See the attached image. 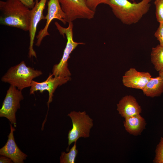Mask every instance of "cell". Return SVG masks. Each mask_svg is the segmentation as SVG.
Returning a JSON list of instances; mask_svg holds the SVG:
<instances>
[{
    "label": "cell",
    "mask_w": 163,
    "mask_h": 163,
    "mask_svg": "<svg viewBox=\"0 0 163 163\" xmlns=\"http://www.w3.org/2000/svg\"><path fill=\"white\" fill-rule=\"evenodd\" d=\"M1 24L29 31L30 10L18 0L0 1Z\"/></svg>",
    "instance_id": "1"
},
{
    "label": "cell",
    "mask_w": 163,
    "mask_h": 163,
    "mask_svg": "<svg viewBox=\"0 0 163 163\" xmlns=\"http://www.w3.org/2000/svg\"><path fill=\"white\" fill-rule=\"evenodd\" d=\"M152 0H142L138 3L128 0H108L107 5L123 23L131 25L138 22L149 10Z\"/></svg>",
    "instance_id": "2"
},
{
    "label": "cell",
    "mask_w": 163,
    "mask_h": 163,
    "mask_svg": "<svg viewBox=\"0 0 163 163\" xmlns=\"http://www.w3.org/2000/svg\"><path fill=\"white\" fill-rule=\"evenodd\" d=\"M43 74L40 70L27 66L24 61L11 67L1 78V81L22 91L30 87L33 79Z\"/></svg>",
    "instance_id": "3"
},
{
    "label": "cell",
    "mask_w": 163,
    "mask_h": 163,
    "mask_svg": "<svg viewBox=\"0 0 163 163\" xmlns=\"http://www.w3.org/2000/svg\"><path fill=\"white\" fill-rule=\"evenodd\" d=\"M55 24L60 34L63 36L65 35L67 42L61 60L58 64L53 66L52 74L54 77L70 76L71 74L68 67V61L70 57V54L78 45L84 44L85 43L74 40L72 22L69 23L66 28L62 26L57 22H56Z\"/></svg>",
    "instance_id": "4"
},
{
    "label": "cell",
    "mask_w": 163,
    "mask_h": 163,
    "mask_svg": "<svg viewBox=\"0 0 163 163\" xmlns=\"http://www.w3.org/2000/svg\"><path fill=\"white\" fill-rule=\"evenodd\" d=\"M72 120V128L69 130L68 136V146L66 151L73 142H77L80 138L89 137L91 129L93 126V120L85 111H72L68 113Z\"/></svg>",
    "instance_id": "5"
},
{
    "label": "cell",
    "mask_w": 163,
    "mask_h": 163,
    "mask_svg": "<svg viewBox=\"0 0 163 163\" xmlns=\"http://www.w3.org/2000/svg\"><path fill=\"white\" fill-rule=\"evenodd\" d=\"M65 13L67 23L77 19L90 20L94 18L95 12L88 6L86 0H59Z\"/></svg>",
    "instance_id": "6"
},
{
    "label": "cell",
    "mask_w": 163,
    "mask_h": 163,
    "mask_svg": "<svg viewBox=\"0 0 163 163\" xmlns=\"http://www.w3.org/2000/svg\"><path fill=\"white\" fill-rule=\"evenodd\" d=\"M23 99L21 91L10 85L0 110V117L7 118L15 127H16V113L20 108V102Z\"/></svg>",
    "instance_id": "7"
},
{
    "label": "cell",
    "mask_w": 163,
    "mask_h": 163,
    "mask_svg": "<svg viewBox=\"0 0 163 163\" xmlns=\"http://www.w3.org/2000/svg\"><path fill=\"white\" fill-rule=\"evenodd\" d=\"M47 0H36L34 7L30 9V23L28 31L30 41L28 57L30 58L33 57L37 58L36 52L33 49L34 40L38 23L42 20L45 19V16L43 15V12Z\"/></svg>",
    "instance_id": "8"
},
{
    "label": "cell",
    "mask_w": 163,
    "mask_h": 163,
    "mask_svg": "<svg viewBox=\"0 0 163 163\" xmlns=\"http://www.w3.org/2000/svg\"><path fill=\"white\" fill-rule=\"evenodd\" d=\"M47 13L45 16L46 20L44 27L40 30L36 36L37 39L36 45L39 46L41 44L43 38L47 36L50 35L48 28L51 21L54 19H57L65 24L66 15L63 11L59 0H49L47 1Z\"/></svg>",
    "instance_id": "9"
},
{
    "label": "cell",
    "mask_w": 163,
    "mask_h": 163,
    "mask_svg": "<svg viewBox=\"0 0 163 163\" xmlns=\"http://www.w3.org/2000/svg\"><path fill=\"white\" fill-rule=\"evenodd\" d=\"M52 74H50L47 78L44 81L38 82L33 80L30 90V94H34L35 92L39 91L43 93L45 90L49 93L47 102L48 107L53 100V94L55 90L59 86L64 84L71 79L70 76L54 77Z\"/></svg>",
    "instance_id": "10"
},
{
    "label": "cell",
    "mask_w": 163,
    "mask_h": 163,
    "mask_svg": "<svg viewBox=\"0 0 163 163\" xmlns=\"http://www.w3.org/2000/svg\"><path fill=\"white\" fill-rule=\"evenodd\" d=\"M10 132L4 146L0 149V155L10 158L14 163H23L27 155L19 149L15 142L14 132L15 130L12 124H10Z\"/></svg>",
    "instance_id": "11"
},
{
    "label": "cell",
    "mask_w": 163,
    "mask_h": 163,
    "mask_svg": "<svg viewBox=\"0 0 163 163\" xmlns=\"http://www.w3.org/2000/svg\"><path fill=\"white\" fill-rule=\"evenodd\" d=\"M152 77L148 72H139L131 68L123 76L122 82L126 87L142 90Z\"/></svg>",
    "instance_id": "12"
},
{
    "label": "cell",
    "mask_w": 163,
    "mask_h": 163,
    "mask_svg": "<svg viewBox=\"0 0 163 163\" xmlns=\"http://www.w3.org/2000/svg\"><path fill=\"white\" fill-rule=\"evenodd\" d=\"M117 110L119 114L125 118L139 114L141 112L140 106L131 95L126 96L121 99L117 104Z\"/></svg>",
    "instance_id": "13"
},
{
    "label": "cell",
    "mask_w": 163,
    "mask_h": 163,
    "mask_svg": "<svg viewBox=\"0 0 163 163\" xmlns=\"http://www.w3.org/2000/svg\"><path fill=\"white\" fill-rule=\"evenodd\" d=\"M145 124L144 119L139 114L125 118L124 122L126 130L134 135L140 134L145 128Z\"/></svg>",
    "instance_id": "14"
},
{
    "label": "cell",
    "mask_w": 163,
    "mask_h": 163,
    "mask_svg": "<svg viewBox=\"0 0 163 163\" xmlns=\"http://www.w3.org/2000/svg\"><path fill=\"white\" fill-rule=\"evenodd\" d=\"M142 90L144 94L148 97L160 96L163 93V79L159 76L152 77Z\"/></svg>",
    "instance_id": "15"
},
{
    "label": "cell",
    "mask_w": 163,
    "mask_h": 163,
    "mask_svg": "<svg viewBox=\"0 0 163 163\" xmlns=\"http://www.w3.org/2000/svg\"><path fill=\"white\" fill-rule=\"evenodd\" d=\"M152 63L157 71L163 69V46L158 44L152 47L151 53Z\"/></svg>",
    "instance_id": "16"
},
{
    "label": "cell",
    "mask_w": 163,
    "mask_h": 163,
    "mask_svg": "<svg viewBox=\"0 0 163 163\" xmlns=\"http://www.w3.org/2000/svg\"><path fill=\"white\" fill-rule=\"evenodd\" d=\"M77 142H74V145L69 150V152H61L60 157V163H75L78 151L76 149Z\"/></svg>",
    "instance_id": "17"
},
{
    "label": "cell",
    "mask_w": 163,
    "mask_h": 163,
    "mask_svg": "<svg viewBox=\"0 0 163 163\" xmlns=\"http://www.w3.org/2000/svg\"><path fill=\"white\" fill-rule=\"evenodd\" d=\"M154 3L157 21L159 23H163V0H155Z\"/></svg>",
    "instance_id": "18"
},
{
    "label": "cell",
    "mask_w": 163,
    "mask_h": 163,
    "mask_svg": "<svg viewBox=\"0 0 163 163\" xmlns=\"http://www.w3.org/2000/svg\"><path fill=\"white\" fill-rule=\"evenodd\" d=\"M156 153L154 162L163 163V138H161L160 143L157 145Z\"/></svg>",
    "instance_id": "19"
},
{
    "label": "cell",
    "mask_w": 163,
    "mask_h": 163,
    "mask_svg": "<svg viewBox=\"0 0 163 163\" xmlns=\"http://www.w3.org/2000/svg\"><path fill=\"white\" fill-rule=\"evenodd\" d=\"M108 0H86L87 4L92 11L95 12L97 6L100 4H107Z\"/></svg>",
    "instance_id": "20"
},
{
    "label": "cell",
    "mask_w": 163,
    "mask_h": 163,
    "mask_svg": "<svg viewBox=\"0 0 163 163\" xmlns=\"http://www.w3.org/2000/svg\"><path fill=\"white\" fill-rule=\"evenodd\" d=\"M154 36L163 46V23H159L158 27L154 34Z\"/></svg>",
    "instance_id": "21"
},
{
    "label": "cell",
    "mask_w": 163,
    "mask_h": 163,
    "mask_svg": "<svg viewBox=\"0 0 163 163\" xmlns=\"http://www.w3.org/2000/svg\"><path fill=\"white\" fill-rule=\"evenodd\" d=\"M29 9H31L34 6L35 1L34 0H18Z\"/></svg>",
    "instance_id": "22"
},
{
    "label": "cell",
    "mask_w": 163,
    "mask_h": 163,
    "mask_svg": "<svg viewBox=\"0 0 163 163\" xmlns=\"http://www.w3.org/2000/svg\"><path fill=\"white\" fill-rule=\"evenodd\" d=\"M12 161L9 158L4 156H0V163H13Z\"/></svg>",
    "instance_id": "23"
},
{
    "label": "cell",
    "mask_w": 163,
    "mask_h": 163,
    "mask_svg": "<svg viewBox=\"0 0 163 163\" xmlns=\"http://www.w3.org/2000/svg\"><path fill=\"white\" fill-rule=\"evenodd\" d=\"M159 76L163 79V69L158 71Z\"/></svg>",
    "instance_id": "24"
},
{
    "label": "cell",
    "mask_w": 163,
    "mask_h": 163,
    "mask_svg": "<svg viewBox=\"0 0 163 163\" xmlns=\"http://www.w3.org/2000/svg\"><path fill=\"white\" fill-rule=\"evenodd\" d=\"M130 0L133 2H134L135 0Z\"/></svg>",
    "instance_id": "25"
}]
</instances>
